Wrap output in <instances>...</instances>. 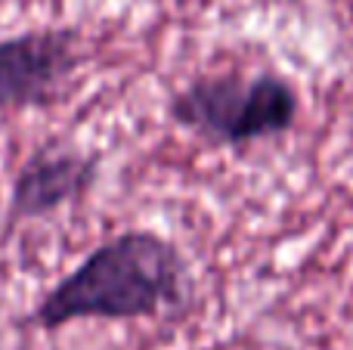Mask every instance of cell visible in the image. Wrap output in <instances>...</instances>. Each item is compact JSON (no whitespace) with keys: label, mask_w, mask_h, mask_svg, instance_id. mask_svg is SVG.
Masks as SVG:
<instances>
[{"label":"cell","mask_w":353,"mask_h":350,"mask_svg":"<svg viewBox=\"0 0 353 350\" xmlns=\"http://www.w3.org/2000/svg\"><path fill=\"white\" fill-rule=\"evenodd\" d=\"M180 248L149 229H128L90 251L31 313L47 332L78 320H155L186 301Z\"/></svg>","instance_id":"1"},{"label":"cell","mask_w":353,"mask_h":350,"mask_svg":"<svg viewBox=\"0 0 353 350\" xmlns=\"http://www.w3.org/2000/svg\"><path fill=\"white\" fill-rule=\"evenodd\" d=\"M298 90L273 72L254 78L205 74L183 87L168 105L180 127L199 134L211 146L230 149L288 134L298 121Z\"/></svg>","instance_id":"2"},{"label":"cell","mask_w":353,"mask_h":350,"mask_svg":"<svg viewBox=\"0 0 353 350\" xmlns=\"http://www.w3.org/2000/svg\"><path fill=\"white\" fill-rule=\"evenodd\" d=\"M84 62L74 28L25 31L0 41V109H41L59 99Z\"/></svg>","instance_id":"3"},{"label":"cell","mask_w":353,"mask_h":350,"mask_svg":"<svg viewBox=\"0 0 353 350\" xmlns=\"http://www.w3.org/2000/svg\"><path fill=\"white\" fill-rule=\"evenodd\" d=\"M99 177L97 155L78 152H53L37 149L10 186V227L22 220L50 217L59 208L78 202L90 192Z\"/></svg>","instance_id":"4"}]
</instances>
